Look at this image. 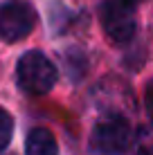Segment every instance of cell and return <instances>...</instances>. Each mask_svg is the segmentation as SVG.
<instances>
[{
    "label": "cell",
    "mask_w": 153,
    "mask_h": 155,
    "mask_svg": "<svg viewBox=\"0 0 153 155\" xmlns=\"http://www.w3.org/2000/svg\"><path fill=\"white\" fill-rule=\"evenodd\" d=\"M133 130L128 119L122 115L101 117L90 130L88 153L90 155H124L131 146Z\"/></svg>",
    "instance_id": "1"
},
{
    "label": "cell",
    "mask_w": 153,
    "mask_h": 155,
    "mask_svg": "<svg viewBox=\"0 0 153 155\" xmlns=\"http://www.w3.org/2000/svg\"><path fill=\"white\" fill-rule=\"evenodd\" d=\"M18 88L27 94H45L56 83V65L43 52L29 50L16 63Z\"/></svg>",
    "instance_id": "2"
},
{
    "label": "cell",
    "mask_w": 153,
    "mask_h": 155,
    "mask_svg": "<svg viewBox=\"0 0 153 155\" xmlns=\"http://www.w3.org/2000/svg\"><path fill=\"white\" fill-rule=\"evenodd\" d=\"M99 20L106 36L115 43H128L138 29L135 7L131 0H104L99 7Z\"/></svg>",
    "instance_id": "3"
},
{
    "label": "cell",
    "mask_w": 153,
    "mask_h": 155,
    "mask_svg": "<svg viewBox=\"0 0 153 155\" xmlns=\"http://www.w3.org/2000/svg\"><path fill=\"white\" fill-rule=\"evenodd\" d=\"M36 27V12L25 0H5L0 2V41H23Z\"/></svg>",
    "instance_id": "4"
},
{
    "label": "cell",
    "mask_w": 153,
    "mask_h": 155,
    "mask_svg": "<svg viewBox=\"0 0 153 155\" xmlns=\"http://www.w3.org/2000/svg\"><path fill=\"white\" fill-rule=\"evenodd\" d=\"M25 153L27 155H59L56 140L47 128H32L25 140Z\"/></svg>",
    "instance_id": "5"
},
{
    "label": "cell",
    "mask_w": 153,
    "mask_h": 155,
    "mask_svg": "<svg viewBox=\"0 0 153 155\" xmlns=\"http://www.w3.org/2000/svg\"><path fill=\"white\" fill-rule=\"evenodd\" d=\"M12 135H14V117L5 108H0V153L9 146Z\"/></svg>",
    "instance_id": "6"
},
{
    "label": "cell",
    "mask_w": 153,
    "mask_h": 155,
    "mask_svg": "<svg viewBox=\"0 0 153 155\" xmlns=\"http://www.w3.org/2000/svg\"><path fill=\"white\" fill-rule=\"evenodd\" d=\"M144 108H146V113H149V117L153 119V79L144 88Z\"/></svg>",
    "instance_id": "7"
},
{
    "label": "cell",
    "mask_w": 153,
    "mask_h": 155,
    "mask_svg": "<svg viewBox=\"0 0 153 155\" xmlns=\"http://www.w3.org/2000/svg\"><path fill=\"white\" fill-rule=\"evenodd\" d=\"M135 155H153V137H142Z\"/></svg>",
    "instance_id": "8"
},
{
    "label": "cell",
    "mask_w": 153,
    "mask_h": 155,
    "mask_svg": "<svg viewBox=\"0 0 153 155\" xmlns=\"http://www.w3.org/2000/svg\"><path fill=\"white\" fill-rule=\"evenodd\" d=\"M131 2H135V0H131Z\"/></svg>",
    "instance_id": "9"
}]
</instances>
